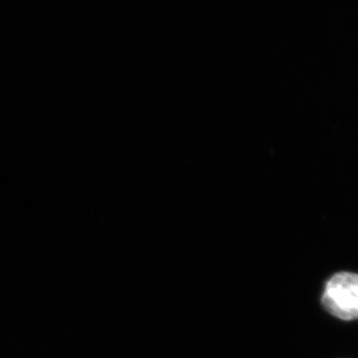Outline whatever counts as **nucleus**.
Returning a JSON list of instances; mask_svg holds the SVG:
<instances>
[{
	"label": "nucleus",
	"instance_id": "f257e3e1",
	"mask_svg": "<svg viewBox=\"0 0 358 358\" xmlns=\"http://www.w3.org/2000/svg\"><path fill=\"white\" fill-rule=\"evenodd\" d=\"M327 313L343 320L358 319V274L339 272L327 281L322 296Z\"/></svg>",
	"mask_w": 358,
	"mask_h": 358
}]
</instances>
